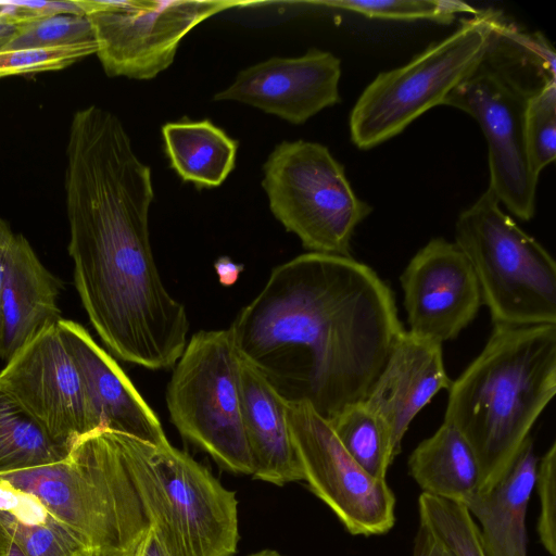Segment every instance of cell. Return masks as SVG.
<instances>
[{"instance_id": "obj_1", "label": "cell", "mask_w": 556, "mask_h": 556, "mask_svg": "<svg viewBox=\"0 0 556 556\" xmlns=\"http://www.w3.org/2000/svg\"><path fill=\"white\" fill-rule=\"evenodd\" d=\"M64 188L74 285L94 330L125 362L174 367L187 345V311L153 257L151 168L112 112L89 105L74 113Z\"/></svg>"}, {"instance_id": "obj_2", "label": "cell", "mask_w": 556, "mask_h": 556, "mask_svg": "<svg viewBox=\"0 0 556 556\" xmlns=\"http://www.w3.org/2000/svg\"><path fill=\"white\" fill-rule=\"evenodd\" d=\"M228 329L286 402L328 421L365 400L404 330L393 291L372 268L315 252L276 266Z\"/></svg>"}, {"instance_id": "obj_3", "label": "cell", "mask_w": 556, "mask_h": 556, "mask_svg": "<svg viewBox=\"0 0 556 556\" xmlns=\"http://www.w3.org/2000/svg\"><path fill=\"white\" fill-rule=\"evenodd\" d=\"M444 421L472 447L480 486L507 470L556 393V325L502 326L451 382Z\"/></svg>"}, {"instance_id": "obj_4", "label": "cell", "mask_w": 556, "mask_h": 556, "mask_svg": "<svg viewBox=\"0 0 556 556\" xmlns=\"http://www.w3.org/2000/svg\"><path fill=\"white\" fill-rule=\"evenodd\" d=\"M555 61L542 34L525 33L505 18L482 62L443 103L476 119L488 144V189L522 220L534 216L539 181L527 152V103L556 78Z\"/></svg>"}, {"instance_id": "obj_5", "label": "cell", "mask_w": 556, "mask_h": 556, "mask_svg": "<svg viewBox=\"0 0 556 556\" xmlns=\"http://www.w3.org/2000/svg\"><path fill=\"white\" fill-rule=\"evenodd\" d=\"M0 480L36 501L91 553L134 556L150 529L114 431L81 437L67 456L1 473Z\"/></svg>"}, {"instance_id": "obj_6", "label": "cell", "mask_w": 556, "mask_h": 556, "mask_svg": "<svg viewBox=\"0 0 556 556\" xmlns=\"http://www.w3.org/2000/svg\"><path fill=\"white\" fill-rule=\"evenodd\" d=\"M150 528L167 556H233L239 542L236 492L170 443L115 432Z\"/></svg>"}, {"instance_id": "obj_7", "label": "cell", "mask_w": 556, "mask_h": 556, "mask_svg": "<svg viewBox=\"0 0 556 556\" xmlns=\"http://www.w3.org/2000/svg\"><path fill=\"white\" fill-rule=\"evenodd\" d=\"M494 325H556V263L486 189L455 224Z\"/></svg>"}, {"instance_id": "obj_8", "label": "cell", "mask_w": 556, "mask_h": 556, "mask_svg": "<svg viewBox=\"0 0 556 556\" xmlns=\"http://www.w3.org/2000/svg\"><path fill=\"white\" fill-rule=\"evenodd\" d=\"M504 20L501 12L480 10L405 65L379 73L351 111L352 142L362 150L374 148L443 104L482 62Z\"/></svg>"}, {"instance_id": "obj_9", "label": "cell", "mask_w": 556, "mask_h": 556, "mask_svg": "<svg viewBox=\"0 0 556 556\" xmlns=\"http://www.w3.org/2000/svg\"><path fill=\"white\" fill-rule=\"evenodd\" d=\"M262 187L271 214L309 252L351 256L354 230L372 212L318 142L277 144L263 165Z\"/></svg>"}, {"instance_id": "obj_10", "label": "cell", "mask_w": 556, "mask_h": 556, "mask_svg": "<svg viewBox=\"0 0 556 556\" xmlns=\"http://www.w3.org/2000/svg\"><path fill=\"white\" fill-rule=\"evenodd\" d=\"M240 356L229 329L192 334L166 392L170 421L220 467L252 475L240 395Z\"/></svg>"}, {"instance_id": "obj_11", "label": "cell", "mask_w": 556, "mask_h": 556, "mask_svg": "<svg viewBox=\"0 0 556 556\" xmlns=\"http://www.w3.org/2000/svg\"><path fill=\"white\" fill-rule=\"evenodd\" d=\"M97 56L109 77L146 80L168 68L182 38L203 21L238 7L220 0H80Z\"/></svg>"}, {"instance_id": "obj_12", "label": "cell", "mask_w": 556, "mask_h": 556, "mask_svg": "<svg viewBox=\"0 0 556 556\" xmlns=\"http://www.w3.org/2000/svg\"><path fill=\"white\" fill-rule=\"evenodd\" d=\"M288 422L304 481L353 535L387 533L395 522V496L344 450L328 420L306 403H288Z\"/></svg>"}, {"instance_id": "obj_13", "label": "cell", "mask_w": 556, "mask_h": 556, "mask_svg": "<svg viewBox=\"0 0 556 556\" xmlns=\"http://www.w3.org/2000/svg\"><path fill=\"white\" fill-rule=\"evenodd\" d=\"M0 393L67 451L81 437L101 429L58 323L40 330L7 362L0 371Z\"/></svg>"}, {"instance_id": "obj_14", "label": "cell", "mask_w": 556, "mask_h": 556, "mask_svg": "<svg viewBox=\"0 0 556 556\" xmlns=\"http://www.w3.org/2000/svg\"><path fill=\"white\" fill-rule=\"evenodd\" d=\"M400 281L407 331L440 344L455 339L483 304L469 261L455 242L441 237L410 258Z\"/></svg>"}, {"instance_id": "obj_15", "label": "cell", "mask_w": 556, "mask_h": 556, "mask_svg": "<svg viewBox=\"0 0 556 556\" xmlns=\"http://www.w3.org/2000/svg\"><path fill=\"white\" fill-rule=\"evenodd\" d=\"M340 59L312 48L301 56H274L240 71L213 100L248 104L300 125L340 102Z\"/></svg>"}, {"instance_id": "obj_16", "label": "cell", "mask_w": 556, "mask_h": 556, "mask_svg": "<svg viewBox=\"0 0 556 556\" xmlns=\"http://www.w3.org/2000/svg\"><path fill=\"white\" fill-rule=\"evenodd\" d=\"M451 382L442 344L403 330L364 400L387 426L395 455L416 415Z\"/></svg>"}, {"instance_id": "obj_17", "label": "cell", "mask_w": 556, "mask_h": 556, "mask_svg": "<svg viewBox=\"0 0 556 556\" xmlns=\"http://www.w3.org/2000/svg\"><path fill=\"white\" fill-rule=\"evenodd\" d=\"M58 328L87 388L101 429L125 433L154 445L169 443L161 421L116 361L80 324L60 319Z\"/></svg>"}, {"instance_id": "obj_18", "label": "cell", "mask_w": 556, "mask_h": 556, "mask_svg": "<svg viewBox=\"0 0 556 556\" xmlns=\"http://www.w3.org/2000/svg\"><path fill=\"white\" fill-rule=\"evenodd\" d=\"M62 281L40 262L29 241L15 233L0 292V358L8 362L43 328L61 317Z\"/></svg>"}, {"instance_id": "obj_19", "label": "cell", "mask_w": 556, "mask_h": 556, "mask_svg": "<svg viewBox=\"0 0 556 556\" xmlns=\"http://www.w3.org/2000/svg\"><path fill=\"white\" fill-rule=\"evenodd\" d=\"M240 395L252 476L279 486L304 480L288 422V402L243 358Z\"/></svg>"}, {"instance_id": "obj_20", "label": "cell", "mask_w": 556, "mask_h": 556, "mask_svg": "<svg viewBox=\"0 0 556 556\" xmlns=\"http://www.w3.org/2000/svg\"><path fill=\"white\" fill-rule=\"evenodd\" d=\"M538 460L533 440L528 437L504 475L463 503L480 523L484 556H527L526 515Z\"/></svg>"}, {"instance_id": "obj_21", "label": "cell", "mask_w": 556, "mask_h": 556, "mask_svg": "<svg viewBox=\"0 0 556 556\" xmlns=\"http://www.w3.org/2000/svg\"><path fill=\"white\" fill-rule=\"evenodd\" d=\"M407 464L412 478L429 495L463 504L479 490L481 473L476 454L446 421L416 446Z\"/></svg>"}, {"instance_id": "obj_22", "label": "cell", "mask_w": 556, "mask_h": 556, "mask_svg": "<svg viewBox=\"0 0 556 556\" xmlns=\"http://www.w3.org/2000/svg\"><path fill=\"white\" fill-rule=\"evenodd\" d=\"M161 131L169 165L184 181L218 187L235 168L238 141L210 119L168 122Z\"/></svg>"}, {"instance_id": "obj_23", "label": "cell", "mask_w": 556, "mask_h": 556, "mask_svg": "<svg viewBox=\"0 0 556 556\" xmlns=\"http://www.w3.org/2000/svg\"><path fill=\"white\" fill-rule=\"evenodd\" d=\"M0 521L25 556L91 554L34 497L0 480Z\"/></svg>"}, {"instance_id": "obj_24", "label": "cell", "mask_w": 556, "mask_h": 556, "mask_svg": "<svg viewBox=\"0 0 556 556\" xmlns=\"http://www.w3.org/2000/svg\"><path fill=\"white\" fill-rule=\"evenodd\" d=\"M68 452L53 442L15 402L0 393V475L55 463Z\"/></svg>"}, {"instance_id": "obj_25", "label": "cell", "mask_w": 556, "mask_h": 556, "mask_svg": "<svg viewBox=\"0 0 556 556\" xmlns=\"http://www.w3.org/2000/svg\"><path fill=\"white\" fill-rule=\"evenodd\" d=\"M329 424L349 455L369 476L386 480L396 455L387 426L364 400L343 408Z\"/></svg>"}, {"instance_id": "obj_26", "label": "cell", "mask_w": 556, "mask_h": 556, "mask_svg": "<svg viewBox=\"0 0 556 556\" xmlns=\"http://www.w3.org/2000/svg\"><path fill=\"white\" fill-rule=\"evenodd\" d=\"M309 3L344 10L375 20H422L444 25L454 22L458 14L475 15L480 12L465 2L452 0H327Z\"/></svg>"}, {"instance_id": "obj_27", "label": "cell", "mask_w": 556, "mask_h": 556, "mask_svg": "<svg viewBox=\"0 0 556 556\" xmlns=\"http://www.w3.org/2000/svg\"><path fill=\"white\" fill-rule=\"evenodd\" d=\"M418 510L419 521L429 527L456 556H484L479 528L463 504L422 492Z\"/></svg>"}, {"instance_id": "obj_28", "label": "cell", "mask_w": 556, "mask_h": 556, "mask_svg": "<svg viewBox=\"0 0 556 556\" xmlns=\"http://www.w3.org/2000/svg\"><path fill=\"white\" fill-rule=\"evenodd\" d=\"M525 132L531 168L540 176L556 157V78L546 80L530 96Z\"/></svg>"}, {"instance_id": "obj_29", "label": "cell", "mask_w": 556, "mask_h": 556, "mask_svg": "<svg viewBox=\"0 0 556 556\" xmlns=\"http://www.w3.org/2000/svg\"><path fill=\"white\" fill-rule=\"evenodd\" d=\"M93 41V30L86 15L56 14L21 25L0 50L51 49Z\"/></svg>"}, {"instance_id": "obj_30", "label": "cell", "mask_w": 556, "mask_h": 556, "mask_svg": "<svg viewBox=\"0 0 556 556\" xmlns=\"http://www.w3.org/2000/svg\"><path fill=\"white\" fill-rule=\"evenodd\" d=\"M96 53V41L51 49L0 50V78L61 71Z\"/></svg>"}, {"instance_id": "obj_31", "label": "cell", "mask_w": 556, "mask_h": 556, "mask_svg": "<svg viewBox=\"0 0 556 556\" xmlns=\"http://www.w3.org/2000/svg\"><path fill=\"white\" fill-rule=\"evenodd\" d=\"M540 498L536 532L551 556H556V443L538 460L535 485Z\"/></svg>"}, {"instance_id": "obj_32", "label": "cell", "mask_w": 556, "mask_h": 556, "mask_svg": "<svg viewBox=\"0 0 556 556\" xmlns=\"http://www.w3.org/2000/svg\"><path fill=\"white\" fill-rule=\"evenodd\" d=\"M413 556H456L455 553L426 525L419 522Z\"/></svg>"}, {"instance_id": "obj_33", "label": "cell", "mask_w": 556, "mask_h": 556, "mask_svg": "<svg viewBox=\"0 0 556 556\" xmlns=\"http://www.w3.org/2000/svg\"><path fill=\"white\" fill-rule=\"evenodd\" d=\"M214 268L220 285L232 286L244 269L243 264L235 263L229 256H220L214 263Z\"/></svg>"}, {"instance_id": "obj_34", "label": "cell", "mask_w": 556, "mask_h": 556, "mask_svg": "<svg viewBox=\"0 0 556 556\" xmlns=\"http://www.w3.org/2000/svg\"><path fill=\"white\" fill-rule=\"evenodd\" d=\"M15 232L12 230L10 224L0 217V292L5 269V262Z\"/></svg>"}, {"instance_id": "obj_35", "label": "cell", "mask_w": 556, "mask_h": 556, "mask_svg": "<svg viewBox=\"0 0 556 556\" xmlns=\"http://www.w3.org/2000/svg\"><path fill=\"white\" fill-rule=\"evenodd\" d=\"M134 556H167L150 528L138 545Z\"/></svg>"}, {"instance_id": "obj_36", "label": "cell", "mask_w": 556, "mask_h": 556, "mask_svg": "<svg viewBox=\"0 0 556 556\" xmlns=\"http://www.w3.org/2000/svg\"><path fill=\"white\" fill-rule=\"evenodd\" d=\"M18 27V25L0 18V49H2L4 45L13 37Z\"/></svg>"}, {"instance_id": "obj_37", "label": "cell", "mask_w": 556, "mask_h": 556, "mask_svg": "<svg viewBox=\"0 0 556 556\" xmlns=\"http://www.w3.org/2000/svg\"><path fill=\"white\" fill-rule=\"evenodd\" d=\"M9 543L10 536L0 521V556H5Z\"/></svg>"}, {"instance_id": "obj_38", "label": "cell", "mask_w": 556, "mask_h": 556, "mask_svg": "<svg viewBox=\"0 0 556 556\" xmlns=\"http://www.w3.org/2000/svg\"><path fill=\"white\" fill-rule=\"evenodd\" d=\"M5 556H25L18 545L10 539Z\"/></svg>"}, {"instance_id": "obj_39", "label": "cell", "mask_w": 556, "mask_h": 556, "mask_svg": "<svg viewBox=\"0 0 556 556\" xmlns=\"http://www.w3.org/2000/svg\"><path fill=\"white\" fill-rule=\"evenodd\" d=\"M249 556H285V555L280 554L279 552H277L275 549L266 548V549H262L256 553H253Z\"/></svg>"}, {"instance_id": "obj_40", "label": "cell", "mask_w": 556, "mask_h": 556, "mask_svg": "<svg viewBox=\"0 0 556 556\" xmlns=\"http://www.w3.org/2000/svg\"><path fill=\"white\" fill-rule=\"evenodd\" d=\"M7 14H8V7L5 4V1H0V18L4 20Z\"/></svg>"}, {"instance_id": "obj_41", "label": "cell", "mask_w": 556, "mask_h": 556, "mask_svg": "<svg viewBox=\"0 0 556 556\" xmlns=\"http://www.w3.org/2000/svg\"><path fill=\"white\" fill-rule=\"evenodd\" d=\"M85 556H100V555H96V554H87Z\"/></svg>"}]
</instances>
